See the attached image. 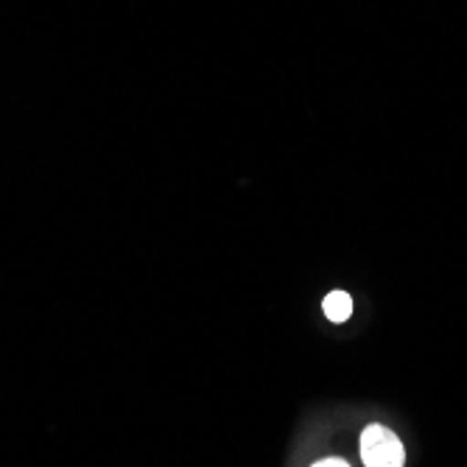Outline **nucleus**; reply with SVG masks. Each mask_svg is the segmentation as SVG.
<instances>
[{"label": "nucleus", "mask_w": 467, "mask_h": 467, "mask_svg": "<svg viewBox=\"0 0 467 467\" xmlns=\"http://www.w3.org/2000/svg\"><path fill=\"white\" fill-rule=\"evenodd\" d=\"M361 459L367 467H403V442L384 426H369L361 434Z\"/></svg>", "instance_id": "nucleus-1"}, {"label": "nucleus", "mask_w": 467, "mask_h": 467, "mask_svg": "<svg viewBox=\"0 0 467 467\" xmlns=\"http://www.w3.org/2000/svg\"><path fill=\"white\" fill-rule=\"evenodd\" d=\"M322 308H325V317L330 319V322H348L350 319V314H353V300H350V294L348 291H330L327 296H325V303H322Z\"/></svg>", "instance_id": "nucleus-2"}, {"label": "nucleus", "mask_w": 467, "mask_h": 467, "mask_svg": "<svg viewBox=\"0 0 467 467\" xmlns=\"http://www.w3.org/2000/svg\"><path fill=\"white\" fill-rule=\"evenodd\" d=\"M311 467H350V464L342 462V459H322V462H317V464H311Z\"/></svg>", "instance_id": "nucleus-3"}]
</instances>
